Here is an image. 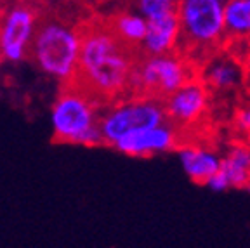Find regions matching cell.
Instances as JSON below:
<instances>
[{
	"label": "cell",
	"mask_w": 250,
	"mask_h": 248,
	"mask_svg": "<svg viewBox=\"0 0 250 248\" xmlns=\"http://www.w3.org/2000/svg\"><path fill=\"white\" fill-rule=\"evenodd\" d=\"M179 0H137V9L146 21L176 14Z\"/></svg>",
	"instance_id": "2e32d148"
},
{
	"label": "cell",
	"mask_w": 250,
	"mask_h": 248,
	"mask_svg": "<svg viewBox=\"0 0 250 248\" xmlns=\"http://www.w3.org/2000/svg\"><path fill=\"white\" fill-rule=\"evenodd\" d=\"M181 163L184 172L196 184H205V181L221 168V158L214 151L196 146L181 149Z\"/></svg>",
	"instance_id": "8fae6325"
},
{
	"label": "cell",
	"mask_w": 250,
	"mask_h": 248,
	"mask_svg": "<svg viewBox=\"0 0 250 248\" xmlns=\"http://www.w3.org/2000/svg\"><path fill=\"white\" fill-rule=\"evenodd\" d=\"M193 77L191 66L172 54L137 58L130 75L129 94L164 101L168 94L183 87Z\"/></svg>",
	"instance_id": "277c9868"
},
{
	"label": "cell",
	"mask_w": 250,
	"mask_h": 248,
	"mask_svg": "<svg viewBox=\"0 0 250 248\" xmlns=\"http://www.w3.org/2000/svg\"><path fill=\"white\" fill-rule=\"evenodd\" d=\"M224 33L231 39H250V0H224Z\"/></svg>",
	"instance_id": "9a60e30c"
},
{
	"label": "cell",
	"mask_w": 250,
	"mask_h": 248,
	"mask_svg": "<svg viewBox=\"0 0 250 248\" xmlns=\"http://www.w3.org/2000/svg\"><path fill=\"white\" fill-rule=\"evenodd\" d=\"M205 184H207L210 189H214V191H224V189H229V181H228V177L223 174V170L219 168L215 174H212L210 177L205 181Z\"/></svg>",
	"instance_id": "ac0fdd59"
},
{
	"label": "cell",
	"mask_w": 250,
	"mask_h": 248,
	"mask_svg": "<svg viewBox=\"0 0 250 248\" xmlns=\"http://www.w3.org/2000/svg\"><path fill=\"white\" fill-rule=\"evenodd\" d=\"M101 106L73 83H62L51 111L52 137L56 143L99 146Z\"/></svg>",
	"instance_id": "3957f363"
},
{
	"label": "cell",
	"mask_w": 250,
	"mask_h": 248,
	"mask_svg": "<svg viewBox=\"0 0 250 248\" xmlns=\"http://www.w3.org/2000/svg\"><path fill=\"white\" fill-rule=\"evenodd\" d=\"M70 2H83V0H70Z\"/></svg>",
	"instance_id": "603a6c76"
},
{
	"label": "cell",
	"mask_w": 250,
	"mask_h": 248,
	"mask_svg": "<svg viewBox=\"0 0 250 248\" xmlns=\"http://www.w3.org/2000/svg\"><path fill=\"white\" fill-rule=\"evenodd\" d=\"M221 170L228 177L231 187H249L250 181V146L247 143H236L221 158Z\"/></svg>",
	"instance_id": "7c38bea8"
},
{
	"label": "cell",
	"mask_w": 250,
	"mask_h": 248,
	"mask_svg": "<svg viewBox=\"0 0 250 248\" xmlns=\"http://www.w3.org/2000/svg\"><path fill=\"white\" fill-rule=\"evenodd\" d=\"M2 61H4V56H2V49H0V64H2Z\"/></svg>",
	"instance_id": "7402d4cb"
},
{
	"label": "cell",
	"mask_w": 250,
	"mask_h": 248,
	"mask_svg": "<svg viewBox=\"0 0 250 248\" xmlns=\"http://www.w3.org/2000/svg\"><path fill=\"white\" fill-rule=\"evenodd\" d=\"M164 111L172 127H188L198 124L207 113L208 89L203 82L191 78L183 87L168 94L164 101Z\"/></svg>",
	"instance_id": "ba28073f"
},
{
	"label": "cell",
	"mask_w": 250,
	"mask_h": 248,
	"mask_svg": "<svg viewBox=\"0 0 250 248\" xmlns=\"http://www.w3.org/2000/svg\"><path fill=\"white\" fill-rule=\"evenodd\" d=\"M12 2H16V0H4V7H5V5H9V4H12Z\"/></svg>",
	"instance_id": "ffe728a7"
},
{
	"label": "cell",
	"mask_w": 250,
	"mask_h": 248,
	"mask_svg": "<svg viewBox=\"0 0 250 248\" xmlns=\"http://www.w3.org/2000/svg\"><path fill=\"white\" fill-rule=\"evenodd\" d=\"M179 20L177 14H168L158 20H149L146 24V33L143 39V49L148 56L168 54L176 49L179 42Z\"/></svg>",
	"instance_id": "30bf717a"
},
{
	"label": "cell",
	"mask_w": 250,
	"mask_h": 248,
	"mask_svg": "<svg viewBox=\"0 0 250 248\" xmlns=\"http://www.w3.org/2000/svg\"><path fill=\"white\" fill-rule=\"evenodd\" d=\"M42 9L39 0H16L0 14V49L4 59L20 62L30 54Z\"/></svg>",
	"instance_id": "52a82bcc"
},
{
	"label": "cell",
	"mask_w": 250,
	"mask_h": 248,
	"mask_svg": "<svg viewBox=\"0 0 250 248\" xmlns=\"http://www.w3.org/2000/svg\"><path fill=\"white\" fill-rule=\"evenodd\" d=\"M77 28L80 56L77 73L70 83L101 108L124 99L129 94L130 75L139 51L125 45L106 21L90 20Z\"/></svg>",
	"instance_id": "6da1fadb"
},
{
	"label": "cell",
	"mask_w": 250,
	"mask_h": 248,
	"mask_svg": "<svg viewBox=\"0 0 250 248\" xmlns=\"http://www.w3.org/2000/svg\"><path fill=\"white\" fill-rule=\"evenodd\" d=\"M179 39L193 49H210L226 37L224 0H179Z\"/></svg>",
	"instance_id": "8992f818"
},
{
	"label": "cell",
	"mask_w": 250,
	"mask_h": 248,
	"mask_svg": "<svg viewBox=\"0 0 250 248\" xmlns=\"http://www.w3.org/2000/svg\"><path fill=\"white\" fill-rule=\"evenodd\" d=\"M167 122L164 103L153 97L132 96L130 99H120L103 113H99V132L103 144L113 146L120 137L137 128L156 127Z\"/></svg>",
	"instance_id": "5b68a950"
},
{
	"label": "cell",
	"mask_w": 250,
	"mask_h": 248,
	"mask_svg": "<svg viewBox=\"0 0 250 248\" xmlns=\"http://www.w3.org/2000/svg\"><path fill=\"white\" fill-rule=\"evenodd\" d=\"M243 78V68L229 58H221L212 61L205 71V85L207 89L226 92L240 85Z\"/></svg>",
	"instance_id": "4fadbf2b"
},
{
	"label": "cell",
	"mask_w": 250,
	"mask_h": 248,
	"mask_svg": "<svg viewBox=\"0 0 250 248\" xmlns=\"http://www.w3.org/2000/svg\"><path fill=\"white\" fill-rule=\"evenodd\" d=\"M2 11H4V0H0V14H2Z\"/></svg>",
	"instance_id": "44dd1931"
},
{
	"label": "cell",
	"mask_w": 250,
	"mask_h": 248,
	"mask_svg": "<svg viewBox=\"0 0 250 248\" xmlns=\"http://www.w3.org/2000/svg\"><path fill=\"white\" fill-rule=\"evenodd\" d=\"M234 128L243 139H250V103L240 106L234 115Z\"/></svg>",
	"instance_id": "e0dca14e"
},
{
	"label": "cell",
	"mask_w": 250,
	"mask_h": 248,
	"mask_svg": "<svg viewBox=\"0 0 250 248\" xmlns=\"http://www.w3.org/2000/svg\"><path fill=\"white\" fill-rule=\"evenodd\" d=\"M177 143H179L177 130L168 122H165L156 127L137 128V130L129 132L124 137H120L113 144V147L127 156L146 158V156L170 151L177 146Z\"/></svg>",
	"instance_id": "9c48e42d"
},
{
	"label": "cell",
	"mask_w": 250,
	"mask_h": 248,
	"mask_svg": "<svg viewBox=\"0 0 250 248\" xmlns=\"http://www.w3.org/2000/svg\"><path fill=\"white\" fill-rule=\"evenodd\" d=\"M30 56L39 70L62 83H70L77 73L80 56L78 28L58 16H40Z\"/></svg>",
	"instance_id": "7a4b0ae2"
},
{
	"label": "cell",
	"mask_w": 250,
	"mask_h": 248,
	"mask_svg": "<svg viewBox=\"0 0 250 248\" xmlns=\"http://www.w3.org/2000/svg\"><path fill=\"white\" fill-rule=\"evenodd\" d=\"M249 187H250V181H249Z\"/></svg>",
	"instance_id": "cb8c5ba5"
},
{
	"label": "cell",
	"mask_w": 250,
	"mask_h": 248,
	"mask_svg": "<svg viewBox=\"0 0 250 248\" xmlns=\"http://www.w3.org/2000/svg\"><path fill=\"white\" fill-rule=\"evenodd\" d=\"M106 23L125 45L134 49V51H139L137 47L143 43V39H145L146 33V24H148V21L143 16L132 14V12H120V14H115Z\"/></svg>",
	"instance_id": "5bb4252c"
},
{
	"label": "cell",
	"mask_w": 250,
	"mask_h": 248,
	"mask_svg": "<svg viewBox=\"0 0 250 248\" xmlns=\"http://www.w3.org/2000/svg\"><path fill=\"white\" fill-rule=\"evenodd\" d=\"M243 80H245V83L249 85V89H250V51H249V54H247V58H245V62H243Z\"/></svg>",
	"instance_id": "d6986e66"
}]
</instances>
